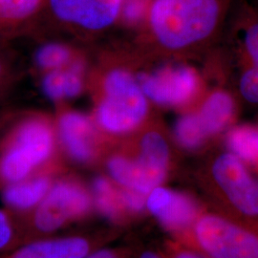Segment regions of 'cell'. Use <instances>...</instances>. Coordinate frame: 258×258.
I'll list each match as a JSON object with an SVG mask.
<instances>
[{"label":"cell","mask_w":258,"mask_h":258,"mask_svg":"<svg viewBox=\"0 0 258 258\" xmlns=\"http://www.w3.org/2000/svg\"><path fill=\"white\" fill-rule=\"evenodd\" d=\"M214 185L212 209L246 220L258 221V180L231 152L216 157L211 167Z\"/></svg>","instance_id":"cell-3"},{"label":"cell","mask_w":258,"mask_h":258,"mask_svg":"<svg viewBox=\"0 0 258 258\" xmlns=\"http://www.w3.org/2000/svg\"><path fill=\"white\" fill-rule=\"evenodd\" d=\"M139 85L144 94L160 104L175 105L188 101L196 92L197 76L188 67L165 68L151 75H142Z\"/></svg>","instance_id":"cell-9"},{"label":"cell","mask_w":258,"mask_h":258,"mask_svg":"<svg viewBox=\"0 0 258 258\" xmlns=\"http://www.w3.org/2000/svg\"><path fill=\"white\" fill-rule=\"evenodd\" d=\"M65 148L79 162H86L93 155L92 128L88 119L78 113H68L59 122Z\"/></svg>","instance_id":"cell-12"},{"label":"cell","mask_w":258,"mask_h":258,"mask_svg":"<svg viewBox=\"0 0 258 258\" xmlns=\"http://www.w3.org/2000/svg\"><path fill=\"white\" fill-rule=\"evenodd\" d=\"M186 234L208 258H258V221L204 209Z\"/></svg>","instance_id":"cell-2"},{"label":"cell","mask_w":258,"mask_h":258,"mask_svg":"<svg viewBox=\"0 0 258 258\" xmlns=\"http://www.w3.org/2000/svg\"><path fill=\"white\" fill-rule=\"evenodd\" d=\"M42 87L51 99L73 98L81 92L82 80L75 71H53L44 78Z\"/></svg>","instance_id":"cell-15"},{"label":"cell","mask_w":258,"mask_h":258,"mask_svg":"<svg viewBox=\"0 0 258 258\" xmlns=\"http://www.w3.org/2000/svg\"><path fill=\"white\" fill-rule=\"evenodd\" d=\"M52 148V134L44 123L28 120L19 125L0 148V185L4 188L27 179Z\"/></svg>","instance_id":"cell-4"},{"label":"cell","mask_w":258,"mask_h":258,"mask_svg":"<svg viewBox=\"0 0 258 258\" xmlns=\"http://www.w3.org/2000/svg\"><path fill=\"white\" fill-rule=\"evenodd\" d=\"M169 160L166 140L156 132L146 134L140 146L136 159L114 157L108 163L111 176L126 189L148 195L162 185Z\"/></svg>","instance_id":"cell-5"},{"label":"cell","mask_w":258,"mask_h":258,"mask_svg":"<svg viewBox=\"0 0 258 258\" xmlns=\"http://www.w3.org/2000/svg\"><path fill=\"white\" fill-rule=\"evenodd\" d=\"M90 206V198L83 188L71 183L57 184L36 207L34 225L42 232H52L70 220L83 215Z\"/></svg>","instance_id":"cell-7"},{"label":"cell","mask_w":258,"mask_h":258,"mask_svg":"<svg viewBox=\"0 0 258 258\" xmlns=\"http://www.w3.org/2000/svg\"><path fill=\"white\" fill-rule=\"evenodd\" d=\"M166 258H208L202 252L194 249V247L187 245L177 243L172 244L167 249Z\"/></svg>","instance_id":"cell-23"},{"label":"cell","mask_w":258,"mask_h":258,"mask_svg":"<svg viewBox=\"0 0 258 258\" xmlns=\"http://www.w3.org/2000/svg\"><path fill=\"white\" fill-rule=\"evenodd\" d=\"M57 19L89 30L108 27L120 15L122 0H49Z\"/></svg>","instance_id":"cell-10"},{"label":"cell","mask_w":258,"mask_h":258,"mask_svg":"<svg viewBox=\"0 0 258 258\" xmlns=\"http://www.w3.org/2000/svg\"><path fill=\"white\" fill-rule=\"evenodd\" d=\"M219 14L217 0H154L149 20L163 45L179 49L208 37Z\"/></svg>","instance_id":"cell-1"},{"label":"cell","mask_w":258,"mask_h":258,"mask_svg":"<svg viewBox=\"0 0 258 258\" xmlns=\"http://www.w3.org/2000/svg\"><path fill=\"white\" fill-rule=\"evenodd\" d=\"M104 87L105 98L98 110L101 125L113 133L135 128L148 112L146 95L139 83L128 73L116 70L108 75Z\"/></svg>","instance_id":"cell-6"},{"label":"cell","mask_w":258,"mask_h":258,"mask_svg":"<svg viewBox=\"0 0 258 258\" xmlns=\"http://www.w3.org/2000/svg\"><path fill=\"white\" fill-rule=\"evenodd\" d=\"M228 146L230 152L241 161L258 164V130L245 126L233 129L228 137Z\"/></svg>","instance_id":"cell-17"},{"label":"cell","mask_w":258,"mask_h":258,"mask_svg":"<svg viewBox=\"0 0 258 258\" xmlns=\"http://www.w3.org/2000/svg\"><path fill=\"white\" fill-rule=\"evenodd\" d=\"M246 45L255 66L258 67V23L249 28L246 35Z\"/></svg>","instance_id":"cell-24"},{"label":"cell","mask_w":258,"mask_h":258,"mask_svg":"<svg viewBox=\"0 0 258 258\" xmlns=\"http://www.w3.org/2000/svg\"><path fill=\"white\" fill-rule=\"evenodd\" d=\"M145 1H147V2H148V0H145Z\"/></svg>","instance_id":"cell-28"},{"label":"cell","mask_w":258,"mask_h":258,"mask_svg":"<svg viewBox=\"0 0 258 258\" xmlns=\"http://www.w3.org/2000/svg\"><path fill=\"white\" fill-rule=\"evenodd\" d=\"M83 258H120L118 254L115 252L107 250V249H102L99 251H95L93 253H88L86 256Z\"/></svg>","instance_id":"cell-25"},{"label":"cell","mask_w":258,"mask_h":258,"mask_svg":"<svg viewBox=\"0 0 258 258\" xmlns=\"http://www.w3.org/2000/svg\"><path fill=\"white\" fill-rule=\"evenodd\" d=\"M69 51L58 44H48L42 47L37 54L38 65L46 69H55L68 60Z\"/></svg>","instance_id":"cell-20"},{"label":"cell","mask_w":258,"mask_h":258,"mask_svg":"<svg viewBox=\"0 0 258 258\" xmlns=\"http://www.w3.org/2000/svg\"><path fill=\"white\" fill-rule=\"evenodd\" d=\"M177 142L186 149H195L203 145L208 135L198 115H186L177 121L175 126Z\"/></svg>","instance_id":"cell-18"},{"label":"cell","mask_w":258,"mask_h":258,"mask_svg":"<svg viewBox=\"0 0 258 258\" xmlns=\"http://www.w3.org/2000/svg\"><path fill=\"white\" fill-rule=\"evenodd\" d=\"M90 244L83 237H66L28 243L4 258H83Z\"/></svg>","instance_id":"cell-11"},{"label":"cell","mask_w":258,"mask_h":258,"mask_svg":"<svg viewBox=\"0 0 258 258\" xmlns=\"http://www.w3.org/2000/svg\"><path fill=\"white\" fill-rule=\"evenodd\" d=\"M50 190L46 178L23 180L3 188L2 200L11 211L24 212L37 207Z\"/></svg>","instance_id":"cell-13"},{"label":"cell","mask_w":258,"mask_h":258,"mask_svg":"<svg viewBox=\"0 0 258 258\" xmlns=\"http://www.w3.org/2000/svg\"><path fill=\"white\" fill-rule=\"evenodd\" d=\"M40 5L41 0H0V32L30 19Z\"/></svg>","instance_id":"cell-16"},{"label":"cell","mask_w":258,"mask_h":258,"mask_svg":"<svg viewBox=\"0 0 258 258\" xmlns=\"http://www.w3.org/2000/svg\"><path fill=\"white\" fill-rule=\"evenodd\" d=\"M146 208L166 230L184 234L205 209L194 198L162 185L146 196Z\"/></svg>","instance_id":"cell-8"},{"label":"cell","mask_w":258,"mask_h":258,"mask_svg":"<svg viewBox=\"0 0 258 258\" xmlns=\"http://www.w3.org/2000/svg\"><path fill=\"white\" fill-rule=\"evenodd\" d=\"M94 190L96 201L103 213L110 217L118 216L122 209L125 208L122 201L121 192L117 191L112 184L103 178L95 181Z\"/></svg>","instance_id":"cell-19"},{"label":"cell","mask_w":258,"mask_h":258,"mask_svg":"<svg viewBox=\"0 0 258 258\" xmlns=\"http://www.w3.org/2000/svg\"><path fill=\"white\" fill-rule=\"evenodd\" d=\"M5 69H6L5 64L3 63V60H2V59H1V57H0V81L2 80L3 76L5 75Z\"/></svg>","instance_id":"cell-27"},{"label":"cell","mask_w":258,"mask_h":258,"mask_svg":"<svg viewBox=\"0 0 258 258\" xmlns=\"http://www.w3.org/2000/svg\"><path fill=\"white\" fill-rule=\"evenodd\" d=\"M232 112L233 102L230 95L224 92L212 94L198 115L208 137L221 131L227 125Z\"/></svg>","instance_id":"cell-14"},{"label":"cell","mask_w":258,"mask_h":258,"mask_svg":"<svg viewBox=\"0 0 258 258\" xmlns=\"http://www.w3.org/2000/svg\"><path fill=\"white\" fill-rule=\"evenodd\" d=\"M18 241L17 228L8 212L0 210V252L15 248Z\"/></svg>","instance_id":"cell-21"},{"label":"cell","mask_w":258,"mask_h":258,"mask_svg":"<svg viewBox=\"0 0 258 258\" xmlns=\"http://www.w3.org/2000/svg\"><path fill=\"white\" fill-rule=\"evenodd\" d=\"M138 258H165V256L154 250H145L139 255Z\"/></svg>","instance_id":"cell-26"},{"label":"cell","mask_w":258,"mask_h":258,"mask_svg":"<svg viewBox=\"0 0 258 258\" xmlns=\"http://www.w3.org/2000/svg\"><path fill=\"white\" fill-rule=\"evenodd\" d=\"M240 91L248 102L258 103L257 66H254L243 75L240 82Z\"/></svg>","instance_id":"cell-22"}]
</instances>
